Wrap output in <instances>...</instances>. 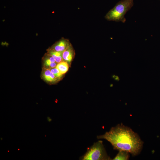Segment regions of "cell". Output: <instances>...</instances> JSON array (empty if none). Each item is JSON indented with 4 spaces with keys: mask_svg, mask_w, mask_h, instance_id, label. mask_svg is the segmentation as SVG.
Returning a JSON list of instances; mask_svg holds the SVG:
<instances>
[{
    "mask_svg": "<svg viewBox=\"0 0 160 160\" xmlns=\"http://www.w3.org/2000/svg\"><path fill=\"white\" fill-rule=\"evenodd\" d=\"M133 4V0L120 1L106 14L105 17L108 20L124 23L126 20L124 15Z\"/></svg>",
    "mask_w": 160,
    "mask_h": 160,
    "instance_id": "7a4b0ae2",
    "label": "cell"
},
{
    "mask_svg": "<svg viewBox=\"0 0 160 160\" xmlns=\"http://www.w3.org/2000/svg\"><path fill=\"white\" fill-rule=\"evenodd\" d=\"M97 137L107 140L114 149L127 151L133 156L140 153L143 144L137 134L122 124L112 127L109 132Z\"/></svg>",
    "mask_w": 160,
    "mask_h": 160,
    "instance_id": "6da1fadb",
    "label": "cell"
},
{
    "mask_svg": "<svg viewBox=\"0 0 160 160\" xmlns=\"http://www.w3.org/2000/svg\"><path fill=\"white\" fill-rule=\"evenodd\" d=\"M20 150V149H19V148L18 149V150Z\"/></svg>",
    "mask_w": 160,
    "mask_h": 160,
    "instance_id": "9a60e30c",
    "label": "cell"
},
{
    "mask_svg": "<svg viewBox=\"0 0 160 160\" xmlns=\"http://www.w3.org/2000/svg\"><path fill=\"white\" fill-rule=\"evenodd\" d=\"M42 68L50 69L56 67L57 63L54 58L50 55L46 53L41 59Z\"/></svg>",
    "mask_w": 160,
    "mask_h": 160,
    "instance_id": "8992f818",
    "label": "cell"
},
{
    "mask_svg": "<svg viewBox=\"0 0 160 160\" xmlns=\"http://www.w3.org/2000/svg\"><path fill=\"white\" fill-rule=\"evenodd\" d=\"M47 53L51 55L57 63H58L63 61V52L56 51L48 48L47 49Z\"/></svg>",
    "mask_w": 160,
    "mask_h": 160,
    "instance_id": "ba28073f",
    "label": "cell"
},
{
    "mask_svg": "<svg viewBox=\"0 0 160 160\" xmlns=\"http://www.w3.org/2000/svg\"><path fill=\"white\" fill-rule=\"evenodd\" d=\"M41 77L44 81L49 84H56L60 81L49 69L42 68Z\"/></svg>",
    "mask_w": 160,
    "mask_h": 160,
    "instance_id": "277c9868",
    "label": "cell"
},
{
    "mask_svg": "<svg viewBox=\"0 0 160 160\" xmlns=\"http://www.w3.org/2000/svg\"><path fill=\"white\" fill-rule=\"evenodd\" d=\"M129 153L128 152L124 151H119L113 160H127L129 159Z\"/></svg>",
    "mask_w": 160,
    "mask_h": 160,
    "instance_id": "30bf717a",
    "label": "cell"
},
{
    "mask_svg": "<svg viewBox=\"0 0 160 160\" xmlns=\"http://www.w3.org/2000/svg\"><path fill=\"white\" fill-rule=\"evenodd\" d=\"M69 66V65L67 62L62 61L58 63L56 67L61 73L64 75L68 71Z\"/></svg>",
    "mask_w": 160,
    "mask_h": 160,
    "instance_id": "9c48e42d",
    "label": "cell"
},
{
    "mask_svg": "<svg viewBox=\"0 0 160 160\" xmlns=\"http://www.w3.org/2000/svg\"><path fill=\"white\" fill-rule=\"evenodd\" d=\"M71 44L68 39L62 37L49 48L54 51L63 53Z\"/></svg>",
    "mask_w": 160,
    "mask_h": 160,
    "instance_id": "5b68a950",
    "label": "cell"
},
{
    "mask_svg": "<svg viewBox=\"0 0 160 160\" xmlns=\"http://www.w3.org/2000/svg\"><path fill=\"white\" fill-rule=\"evenodd\" d=\"M1 140H2V137L1 138Z\"/></svg>",
    "mask_w": 160,
    "mask_h": 160,
    "instance_id": "5bb4252c",
    "label": "cell"
},
{
    "mask_svg": "<svg viewBox=\"0 0 160 160\" xmlns=\"http://www.w3.org/2000/svg\"><path fill=\"white\" fill-rule=\"evenodd\" d=\"M82 160H108L111 159L107 155L103 143L99 140L87 150L85 153L81 157Z\"/></svg>",
    "mask_w": 160,
    "mask_h": 160,
    "instance_id": "3957f363",
    "label": "cell"
},
{
    "mask_svg": "<svg viewBox=\"0 0 160 160\" xmlns=\"http://www.w3.org/2000/svg\"><path fill=\"white\" fill-rule=\"evenodd\" d=\"M75 54V50L71 44L63 52V61L67 62L70 66Z\"/></svg>",
    "mask_w": 160,
    "mask_h": 160,
    "instance_id": "52a82bcc",
    "label": "cell"
},
{
    "mask_svg": "<svg viewBox=\"0 0 160 160\" xmlns=\"http://www.w3.org/2000/svg\"><path fill=\"white\" fill-rule=\"evenodd\" d=\"M47 120L49 122H50L51 121H52V119H50L49 117L48 116L47 117Z\"/></svg>",
    "mask_w": 160,
    "mask_h": 160,
    "instance_id": "7c38bea8",
    "label": "cell"
},
{
    "mask_svg": "<svg viewBox=\"0 0 160 160\" xmlns=\"http://www.w3.org/2000/svg\"><path fill=\"white\" fill-rule=\"evenodd\" d=\"M115 79L116 80H117V81H119V79L118 76H115Z\"/></svg>",
    "mask_w": 160,
    "mask_h": 160,
    "instance_id": "4fadbf2b",
    "label": "cell"
},
{
    "mask_svg": "<svg viewBox=\"0 0 160 160\" xmlns=\"http://www.w3.org/2000/svg\"><path fill=\"white\" fill-rule=\"evenodd\" d=\"M9 152V151H8V152Z\"/></svg>",
    "mask_w": 160,
    "mask_h": 160,
    "instance_id": "2e32d148",
    "label": "cell"
},
{
    "mask_svg": "<svg viewBox=\"0 0 160 160\" xmlns=\"http://www.w3.org/2000/svg\"><path fill=\"white\" fill-rule=\"evenodd\" d=\"M49 69L55 76L60 81L63 78L64 75L61 73L56 67L50 68Z\"/></svg>",
    "mask_w": 160,
    "mask_h": 160,
    "instance_id": "8fae6325",
    "label": "cell"
}]
</instances>
